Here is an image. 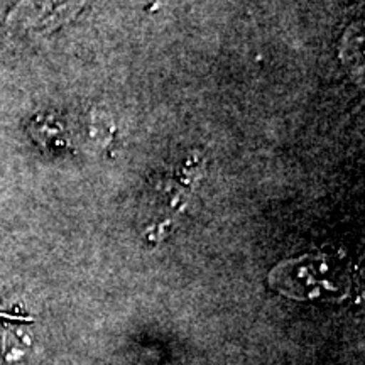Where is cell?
<instances>
[{
	"label": "cell",
	"mask_w": 365,
	"mask_h": 365,
	"mask_svg": "<svg viewBox=\"0 0 365 365\" xmlns=\"http://www.w3.org/2000/svg\"><path fill=\"white\" fill-rule=\"evenodd\" d=\"M86 0H21L7 14L6 24L14 31L48 34L70 22Z\"/></svg>",
	"instance_id": "cell-1"
},
{
	"label": "cell",
	"mask_w": 365,
	"mask_h": 365,
	"mask_svg": "<svg viewBox=\"0 0 365 365\" xmlns=\"http://www.w3.org/2000/svg\"><path fill=\"white\" fill-rule=\"evenodd\" d=\"M33 319L21 314L0 313V365L19 362L29 352V333L24 331V325Z\"/></svg>",
	"instance_id": "cell-2"
}]
</instances>
